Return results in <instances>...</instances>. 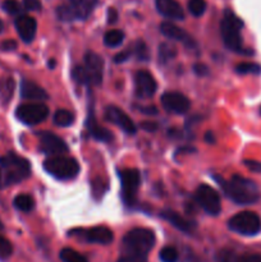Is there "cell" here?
<instances>
[{"label": "cell", "instance_id": "obj_1", "mask_svg": "<svg viewBox=\"0 0 261 262\" xmlns=\"http://www.w3.org/2000/svg\"><path fill=\"white\" fill-rule=\"evenodd\" d=\"M224 191L225 196L238 205H252L258 200V188L251 179L242 176H233L230 181H225L222 177H214Z\"/></svg>", "mask_w": 261, "mask_h": 262}, {"label": "cell", "instance_id": "obj_2", "mask_svg": "<svg viewBox=\"0 0 261 262\" xmlns=\"http://www.w3.org/2000/svg\"><path fill=\"white\" fill-rule=\"evenodd\" d=\"M0 168L3 171L4 186L19 183L31 174V165L27 159L15 155L14 152H9L0 158Z\"/></svg>", "mask_w": 261, "mask_h": 262}, {"label": "cell", "instance_id": "obj_3", "mask_svg": "<svg viewBox=\"0 0 261 262\" xmlns=\"http://www.w3.org/2000/svg\"><path fill=\"white\" fill-rule=\"evenodd\" d=\"M155 233L147 228H135L123 237L122 253L147 256L155 246Z\"/></svg>", "mask_w": 261, "mask_h": 262}, {"label": "cell", "instance_id": "obj_4", "mask_svg": "<svg viewBox=\"0 0 261 262\" xmlns=\"http://www.w3.org/2000/svg\"><path fill=\"white\" fill-rule=\"evenodd\" d=\"M243 28V20L238 18L232 10H225L224 17L220 22V32H222L224 45L229 50L240 54H248L243 49L242 35L241 31Z\"/></svg>", "mask_w": 261, "mask_h": 262}, {"label": "cell", "instance_id": "obj_5", "mask_svg": "<svg viewBox=\"0 0 261 262\" xmlns=\"http://www.w3.org/2000/svg\"><path fill=\"white\" fill-rule=\"evenodd\" d=\"M44 169L48 174L59 181H69L78 176L79 165L73 158L67 156H50L44 161Z\"/></svg>", "mask_w": 261, "mask_h": 262}, {"label": "cell", "instance_id": "obj_6", "mask_svg": "<svg viewBox=\"0 0 261 262\" xmlns=\"http://www.w3.org/2000/svg\"><path fill=\"white\" fill-rule=\"evenodd\" d=\"M228 227L232 232L241 235L252 237L260 233L261 219L256 212L242 211L232 216L228 222Z\"/></svg>", "mask_w": 261, "mask_h": 262}, {"label": "cell", "instance_id": "obj_7", "mask_svg": "<svg viewBox=\"0 0 261 262\" xmlns=\"http://www.w3.org/2000/svg\"><path fill=\"white\" fill-rule=\"evenodd\" d=\"M49 115V107L42 102H28L22 104L15 110L18 120L27 125H35L44 122Z\"/></svg>", "mask_w": 261, "mask_h": 262}, {"label": "cell", "instance_id": "obj_8", "mask_svg": "<svg viewBox=\"0 0 261 262\" xmlns=\"http://www.w3.org/2000/svg\"><path fill=\"white\" fill-rule=\"evenodd\" d=\"M194 199H196V202L199 204V206L206 214L212 215V216L219 215L220 210H222V201H220V196L214 188H211L207 184H201L196 189Z\"/></svg>", "mask_w": 261, "mask_h": 262}, {"label": "cell", "instance_id": "obj_9", "mask_svg": "<svg viewBox=\"0 0 261 262\" xmlns=\"http://www.w3.org/2000/svg\"><path fill=\"white\" fill-rule=\"evenodd\" d=\"M122 182V199L125 205L132 206L136 204L137 191L141 186V176L136 169H125L119 174Z\"/></svg>", "mask_w": 261, "mask_h": 262}, {"label": "cell", "instance_id": "obj_10", "mask_svg": "<svg viewBox=\"0 0 261 262\" xmlns=\"http://www.w3.org/2000/svg\"><path fill=\"white\" fill-rule=\"evenodd\" d=\"M161 105L171 114H184L191 107V101L181 92H165L161 96Z\"/></svg>", "mask_w": 261, "mask_h": 262}, {"label": "cell", "instance_id": "obj_11", "mask_svg": "<svg viewBox=\"0 0 261 262\" xmlns=\"http://www.w3.org/2000/svg\"><path fill=\"white\" fill-rule=\"evenodd\" d=\"M84 69L89 74L91 86H99L102 82V73H104V59L96 53H89L84 55Z\"/></svg>", "mask_w": 261, "mask_h": 262}, {"label": "cell", "instance_id": "obj_12", "mask_svg": "<svg viewBox=\"0 0 261 262\" xmlns=\"http://www.w3.org/2000/svg\"><path fill=\"white\" fill-rule=\"evenodd\" d=\"M38 137H40V150L44 154H48L50 156H58L63 155L68 151L67 143L54 133L41 132Z\"/></svg>", "mask_w": 261, "mask_h": 262}, {"label": "cell", "instance_id": "obj_13", "mask_svg": "<svg viewBox=\"0 0 261 262\" xmlns=\"http://www.w3.org/2000/svg\"><path fill=\"white\" fill-rule=\"evenodd\" d=\"M105 119L112 122L113 124L118 125L127 135H135L136 130H137L133 120L120 107L114 106V105H110L105 109Z\"/></svg>", "mask_w": 261, "mask_h": 262}, {"label": "cell", "instance_id": "obj_14", "mask_svg": "<svg viewBox=\"0 0 261 262\" xmlns=\"http://www.w3.org/2000/svg\"><path fill=\"white\" fill-rule=\"evenodd\" d=\"M135 89L138 99H150L156 92V81L148 72L138 71L135 76Z\"/></svg>", "mask_w": 261, "mask_h": 262}, {"label": "cell", "instance_id": "obj_15", "mask_svg": "<svg viewBox=\"0 0 261 262\" xmlns=\"http://www.w3.org/2000/svg\"><path fill=\"white\" fill-rule=\"evenodd\" d=\"M14 26L22 41L28 43L35 38L36 31H37V22H36L35 18L30 17V15L20 14L15 19Z\"/></svg>", "mask_w": 261, "mask_h": 262}, {"label": "cell", "instance_id": "obj_16", "mask_svg": "<svg viewBox=\"0 0 261 262\" xmlns=\"http://www.w3.org/2000/svg\"><path fill=\"white\" fill-rule=\"evenodd\" d=\"M82 237L86 242L96 245H109L114 239V234L106 227H94L82 232Z\"/></svg>", "mask_w": 261, "mask_h": 262}, {"label": "cell", "instance_id": "obj_17", "mask_svg": "<svg viewBox=\"0 0 261 262\" xmlns=\"http://www.w3.org/2000/svg\"><path fill=\"white\" fill-rule=\"evenodd\" d=\"M160 32L163 33L165 37L170 38V40H174V41H179V42H183L184 45L189 46V48H192V46L194 45L193 38H192L186 31L182 30L181 27H178V26L173 25V23L170 22L161 23Z\"/></svg>", "mask_w": 261, "mask_h": 262}, {"label": "cell", "instance_id": "obj_18", "mask_svg": "<svg viewBox=\"0 0 261 262\" xmlns=\"http://www.w3.org/2000/svg\"><path fill=\"white\" fill-rule=\"evenodd\" d=\"M155 5L163 17L176 20H182L184 18L183 8L177 0H156Z\"/></svg>", "mask_w": 261, "mask_h": 262}, {"label": "cell", "instance_id": "obj_19", "mask_svg": "<svg viewBox=\"0 0 261 262\" xmlns=\"http://www.w3.org/2000/svg\"><path fill=\"white\" fill-rule=\"evenodd\" d=\"M161 217L165 219L169 224L173 225L176 229L181 230L183 233H192L194 228H196V224L193 222H189V220L184 219L182 215H179L178 212L173 211L170 209L163 210L161 211Z\"/></svg>", "mask_w": 261, "mask_h": 262}, {"label": "cell", "instance_id": "obj_20", "mask_svg": "<svg viewBox=\"0 0 261 262\" xmlns=\"http://www.w3.org/2000/svg\"><path fill=\"white\" fill-rule=\"evenodd\" d=\"M20 96L26 100H33V101H44L48 99V94L42 87L38 86L35 82L25 79L20 83Z\"/></svg>", "mask_w": 261, "mask_h": 262}, {"label": "cell", "instance_id": "obj_21", "mask_svg": "<svg viewBox=\"0 0 261 262\" xmlns=\"http://www.w3.org/2000/svg\"><path fill=\"white\" fill-rule=\"evenodd\" d=\"M86 127H87V132L90 133L92 138L97 141H101V142H109L110 140H113V135L106 129V128L101 127L99 123L96 122L94 117V113L91 112L89 113V117H87V122H86Z\"/></svg>", "mask_w": 261, "mask_h": 262}, {"label": "cell", "instance_id": "obj_22", "mask_svg": "<svg viewBox=\"0 0 261 262\" xmlns=\"http://www.w3.org/2000/svg\"><path fill=\"white\" fill-rule=\"evenodd\" d=\"M97 0H69L68 7L71 8L74 19H86L96 7Z\"/></svg>", "mask_w": 261, "mask_h": 262}, {"label": "cell", "instance_id": "obj_23", "mask_svg": "<svg viewBox=\"0 0 261 262\" xmlns=\"http://www.w3.org/2000/svg\"><path fill=\"white\" fill-rule=\"evenodd\" d=\"M14 89L15 83L12 77H5V78L0 79V97L5 104L10 101L13 94H14Z\"/></svg>", "mask_w": 261, "mask_h": 262}, {"label": "cell", "instance_id": "obj_24", "mask_svg": "<svg viewBox=\"0 0 261 262\" xmlns=\"http://www.w3.org/2000/svg\"><path fill=\"white\" fill-rule=\"evenodd\" d=\"M15 209L22 212H30L35 209V201L30 194H18L13 201Z\"/></svg>", "mask_w": 261, "mask_h": 262}, {"label": "cell", "instance_id": "obj_25", "mask_svg": "<svg viewBox=\"0 0 261 262\" xmlns=\"http://www.w3.org/2000/svg\"><path fill=\"white\" fill-rule=\"evenodd\" d=\"M123 40H124V33L120 30L107 31L104 36V43L107 48H118L122 45Z\"/></svg>", "mask_w": 261, "mask_h": 262}, {"label": "cell", "instance_id": "obj_26", "mask_svg": "<svg viewBox=\"0 0 261 262\" xmlns=\"http://www.w3.org/2000/svg\"><path fill=\"white\" fill-rule=\"evenodd\" d=\"M74 122V115L69 110L60 109L54 114V123L59 127H69L73 124Z\"/></svg>", "mask_w": 261, "mask_h": 262}, {"label": "cell", "instance_id": "obj_27", "mask_svg": "<svg viewBox=\"0 0 261 262\" xmlns=\"http://www.w3.org/2000/svg\"><path fill=\"white\" fill-rule=\"evenodd\" d=\"M158 55H159V60L161 63H166L169 61L170 59H173L174 56L177 55V49L176 46L170 45L168 42H164L159 46V50H158Z\"/></svg>", "mask_w": 261, "mask_h": 262}, {"label": "cell", "instance_id": "obj_28", "mask_svg": "<svg viewBox=\"0 0 261 262\" xmlns=\"http://www.w3.org/2000/svg\"><path fill=\"white\" fill-rule=\"evenodd\" d=\"M59 256H60V260L63 262H89L83 255L72 250V248H63Z\"/></svg>", "mask_w": 261, "mask_h": 262}, {"label": "cell", "instance_id": "obj_29", "mask_svg": "<svg viewBox=\"0 0 261 262\" xmlns=\"http://www.w3.org/2000/svg\"><path fill=\"white\" fill-rule=\"evenodd\" d=\"M235 72L240 74H260L261 73V66L256 63H250V61H245V63H240L235 67Z\"/></svg>", "mask_w": 261, "mask_h": 262}, {"label": "cell", "instance_id": "obj_30", "mask_svg": "<svg viewBox=\"0 0 261 262\" xmlns=\"http://www.w3.org/2000/svg\"><path fill=\"white\" fill-rule=\"evenodd\" d=\"M72 77H73V79L77 83L84 84V86H91L89 74H87L84 67H74L73 71H72Z\"/></svg>", "mask_w": 261, "mask_h": 262}, {"label": "cell", "instance_id": "obj_31", "mask_svg": "<svg viewBox=\"0 0 261 262\" xmlns=\"http://www.w3.org/2000/svg\"><path fill=\"white\" fill-rule=\"evenodd\" d=\"M132 51H133V54L137 56L138 60H143V61L148 60V56H150L148 55V49L142 40L136 41L135 45H133V48H132Z\"/></svg>", "mask_w": 261, "mask_h": 262}, {"label": "cell", "instance_id": "obj_32", "mask_svg": "<svg viewBox=\"0 0 261 262\" xmlns=\"http://www.w3.org/2000/svg\"><path fill=\"white\" fill-rule=\"evenodd\" d=\"M188 10L194 17H200L206 10V2L205 0H189L188 2Z\"/></svg>", "mask_w": 261, "mask_h": 262}, {"label": "cell", "instance_id": "obj_33", "mask_svg": "<svg viewBox=\"0 0 261 262\" xmlns=\"http://www.w3.org/2000/svg\"><path fill=\"white\" fill-rule=\"evenodd\" d=\"M160 260L163 262H177L178 261V251L174 247L170 246H166L163 250L160 251V255H159Z\"/></svg>", "mask_w": 261, "mask_h": 262}, {"label": "cell", "instance_id": "obj_34", "mask_svg": "<svg viewBox=\"0 0 261 262\" xmlns=\"http://www.w3.org/2000/svg\"><path fill=\"white\" fill-rule=\"evenodd\" d=\"M238 253L232 250H220L215 256V262H237Z\"/></svg>", "mask_w": 261, "mask_h": 262}, {"label": "cell", "instance_id": "obj_35", "mask_svg": "<svg viewBox=\"0 0 261 262\" xmlns=\"http://www.w3.org/2000/svg\"><path fill=\"white\" fill-rule=\"evenodd\" d=\"M13 246L5 237L0 235V260H7L12 256Z\"/></svg>", "mask_w": 261, "mask_h": 262}, {"label": "cell", "instance_id": "obj_36", "mask_svg": "<svg viewBox=\"0 0 261 262\" xmlns=\"http://www.w3.org/2000/svg\"><path fill=\"white\" fill-rule=\"evenodd\" d=\"M3 9H4L8 14L15 15L19 14L22 8H20L19 3H18L17 0H5V2L3 3Z\"/></svg>", "mask_w": 261, "mask_h": 262}, {"label": "cell", "instance_id": "obj_37", "mask_svg": "<svg viewBox=\"0 0 261 262\" xmlns=\"http://www.w3.org/2000/svg\"><path fill=\"white\" fill-rule=\"evenodd\" d=\"M117 262H147V256L135 253H122Z\"/></svg>", "mask_w": 261, "mask_h": 262}, {"label": "cell", "instance_id": "obj_38", "mask_svg": "<svg viewBox=\"0 0 261 262\" xmlns=\"http://www.w3.org/2000/svg\"><path fill=\"white\" fill-rule=\"evenodd\" d=\"M237 262H261V255L257 253H243L237 256Z\"/></svg>", "mask_w": 261, "mask_h": 262}, {"label": "cell", "instance_id": "obj_39", "mask_svg": "<svg viewBox=\"0 0 261 262\" xmlns=\"http://www.w3.org/2000/svg\"><path fill=\"white\" fill-rule=\"evenodd\" d=\"M23 7L31 12H38L41 10L40 0H23Z\"/></svg>", "mask_w": 261, "mask_h": 262}, {"label": "cell", "instance_id": "obj_40", "mask_svg": "<svg viewBox=\"0 0 261 262\" xmlns=\"http://www.w3.org/2000/svg\"><path fill=\"white\" fill-rule=\"evenodd\" d=\"M193 72L197 74V76L202 77V76H206V74H209V68H207L205 64L196 63L193 66Z\"/></svg>", "mask_w": 261, "mask_h": 262}, {"label": "cell", "instance_id": "obj_41", "mask_svg": "<svg viewBox=\"0 0 261 262\" xmlns=\"http://www.w3.org/2000/svg\"><path fill=\"white\" fill-rule=\"evenodd\" d=\"M245 165L250 169L251 171H255V173H261V163L260 161L255 160H245Z\"/></svg>", "mask_w": 261, "mask_h": 262}, {"label": "cell", "instance_id": "obj_42", "mask_svg": "<svg viewBox=\"0 0 261 262\" xmlns=\"http://www.w3.org/2000/svg\"><path fill=\"white\" fill-rule=\"evenodd\" d=\"M130 54H132V51H130V50L120 51L119 54H117V55H115L114 61H115V63H117V64H119V63H124V61H127L128 59H129Z\"/></svg>", "mask_w": 261, "mask_h": 262}, {"label": "cell", "instance_id": "obj_43", "mask_svg": "<svg viewBox=\"0 0 261 262\" xmlns=\"http://www.w3.org/2000/svg\"><path fill=\"white\" fill-rule=\"evenodd\" d=\"M141 128H142L143 130H146V132H156L159 128V125H158V123L147 120V122L141 123Z\"/></svg>", "mask_w": 261, "mask_h": 262}, {"label": "cell", "instance_id": "obj_44", "mask_svg": "<svg viewBox=\"0 0 261 262\" xmlns=\"http://www.w3.org/2000/svg\"><path fill=\"white\" fill-rule=\"evenodd\" d=\"M141 113L146 115H156L158 114V107L154 106V105H147V106H136Z\"/></svg>", "mask_w": 261, "mask_h": 262}, {"label": "cell", "instance_id": "obj_45", "mask_svg": "<svg viewBox=\"0 0 261 262\" xmlns=\"http://www.w3.org/2000/svg\"><path fill=\"white\" fill-rule=\"evenodd\" d=\"M2 49L4 51H13L17 49V42L14 40H7L2 43Z\"/></svg>", "mask_w": 261, "mask_h": 262}, {"label": "cell", "instance_id": "obj_46", "mask_svg": "<svg viewBox=\"0 0 261 262\" xmlns=\"http://www.w3.org/2000/svg\"><path fill=\"white\" fill-rule=\"evenodd\" d=\"M117 20H118V12L114 9V8H109V10H107V22H109L110 25H114Z\"/></svg>", "mask_w": 261, "mask_h": 262}, {"label": "cell", "instance_id": "obj_47", "mask_svg": "<svg viewBox=\"0 0 261 262\" xmlns=\"http://www.w3.org/2000/svg\"><path fill=\"white\" fill-rule=\"evenodd\" d=\"M205 140H206L209 143H214L215 137L214 135H212V132H207L206 135H205Z\"/></svg>", "mask_w": 261, "mask_h": 262}, {"label": "cell", "instance_id": "obj_48", "mask_svg": "<svg viewBox=\"0 0 261 262\" xmlns=\"http://www.w3.org/2000/svg\"><path fill=\"white\" fill-rule=\"evenodd\" d=\"M4 186V181H3V171H2V168H0V188Z\"/></svg>", "mask_w": 261, "mask_h": 262}, {"label": "cell", "instance_id": "obj_49", "mask_svg": "<svg viewBox=\"0 0 261 262\" xmlns=\"http://www.w3.org/2000/svg\"><path fill=\"white\" fill-rule=\"evenodd\" d=\"M3 30H4V23H3V20L0 19V33L3 32Z\"/></svg>", "mask_w": 261, "mask_h": 262}, {"label": "cell", "instance_id": "obj_50", "mask_svg": "<svg viewBox=\"0 0 261 262\" xmlns=\"http://www.w3.org/2000/svg\"><path fill=\"white\" fill-rule=\"evenodd\" d=\"M49 67H50V68L53 69L54 67H55V61H54V60H51V61H50V64H49Z\"/></svg>", "mask_w": 261, "mask_h": 262}, {"label": "cell", "instance_id": "obj_51", "mask_svg": "<svg viewBox=\"0 0 261 262\" xmlns=\"http://www.w3.org/2000/svg\"><path fill=\"white\" fill-rule=\"evenodd\" d=\"M3 230H4V225H3L2 220H0V232H3Z\"/></svg>", "mask_w": 261, "mask_h": 262}]
</instances>
